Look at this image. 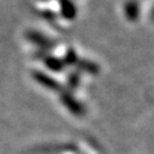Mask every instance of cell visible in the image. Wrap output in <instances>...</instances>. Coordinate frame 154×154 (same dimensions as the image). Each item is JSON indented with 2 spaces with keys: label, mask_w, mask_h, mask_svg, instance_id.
I'll use <instances>...</instances> for the list:
<instances>
[{
  "label": "cell",
  "mask_w": 154,
  "mask_h": 154,
  "mask_svg": "<svg viewBox=\"0 0 154 154\" xmlns=\"http://www.w3.org/2000/svg\"><path fill=\"white\" fill-rule=\"evenodd\" d=\"M126 11L129 15L131 16H136L138 13V8H137V4L135 1H129L126 4Z\"/></svg>",
  "instance_id": "cell-1"
}]
</instances>
